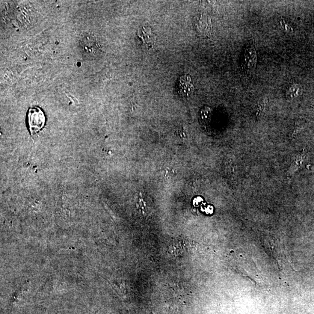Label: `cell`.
Wrapping results in <instances>:
<instances>
[{"mask_svg": "<svg viewBox=\"0 0 314 314\" xmlns=\"http://www.w3.org/2000/svg\"><path fill=\"white\" fill-rule=\"evenodd\" d=\"M28 122L31 134L34 135L44 127L46 122L45 115L40 108L32 107L29 109Z\"/></svg>", "mask_w": 314, "mask_h": 314, "instance_id": "cell-1", "label": "cell"}, {"mask_svg": "<svg viewBox=\"0 0 314 314\" xmlns=\"http://www.w3.org/2000/svg\"><path fill=\"white\" fill-rule=\"evenodd\" d=\"M306 159V156L303 154H300L296 156L294 161L292 162L291 167L290 168L289 172L290 174H293L295 171H297L301 167Z\"/></svg>", "mask_w": 314, "mask_h": 314, "instance_id": "cell-6", "label": "cell"}, {"mask_svg": "<svg viewBox=\"0 0 314 314\" xmlns=\"http://www.w3.org/2000/svg\"><path fill=\"white\" fill-rule=\"evenodd\" d=\"M194 86L192 84L191 77L183 75L180 77L177 82V90L180 96L188 98L193 93Z\"/></svg>", "mask_w": 314, "mask_h": 314, "instance_id": "cell-5", "label": "cell"}, {"mask_svg": "<svg viewBox=\"0 0 314 314\" xmlns=\"http://www.w3.org/2000/svg\"><path fill=\"white\" fill-rule=\"evenodd\" d=\"M138 37L140 38L143 46L147 49L153 48L156 41V35L150 28L143 27L138 32Z\"/></svg>", "mask_w": 314, "mask_h": 314, "instance_id": "cell-4", "label": "cell"}, {"mask_svg": "<svg viewBox=\"0 0 314 314\" xmlns=\"http://www.w3.org/2000/svg\"><path fill=\"white\" fill-rule=\"evenodd\" d=\"M257 55L256 50L252 44H248L244 50L242 61L241 68L243 71L250 72L256 69Z\"/></svg>", "mask_w": 314, "mask_h": 314, "instance_id": "cell-2", "label": "cell"}, {"mask_svg": "<svg viewBox=\"0 0 314 314\" xmlns=\"http://www.w3.org/2000/svg\"><path fill=\"white\" fill-rule=\"evenodd\" d=\"M194 25L198 34L209 36L212 30L211 21L209 17L200 15L195 19Z\"/></svg>", "mask_w": 314, "mask_h": 314, "instance_id": "cell-3", "label": "cell"}]
</instances>
